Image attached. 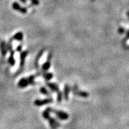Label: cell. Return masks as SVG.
Returning <instances> with one entry per match:
<instances>
[{
  "label": "cell",
  "instance_id": "d6986e66",
  "mask_svg": "<svg viewBox=\"0 0 129 129\" xmlns=\"http://www.w3.org/2000/svg\"><path fill=\"white\" fill-rule=\"evenodd\" d=\"M20 1L22 3H24V4H26V3H27V0H20Z\"/></svg>",
  "mask_w": 129,
  "mask_h": 129
},
{
  "label": "cell",
  "instance_id": "5b68a950",
  "mask_svg": "<svg viewBox=\"0 0 129 129\" xmlns=\"http://www.w3.org/2000/svg\"><path fill=\"white\" fill-rule=\"evenodd\" d=\"M12 40H10V41L9 42V44L7 45V49L9 50L10 52V56L9 57L8 61L9 64L11 66H14L15 65V50L13 49V46H12Z\"/></svg>",
  "mask_w": 129,
  "mask_h": 129
},
{
  "label": "cell",
  "instance_id": "ba28073f",
  "mask_svg": "<svg viewBox=\"0 0 129 129\" xmlns=\"http://www.w3.org/2000/svg\"><path fill=\"white\" fill-rule=\"evenodd\" d=\"M12 7H13V9L16 10V11L22 13V14H25V13H26L27 11H28V9H27L26 7H22L18 2H14L13 3V5H12Z\"/></svg>",
  "mask_w": 129,
  "mask_h": 129
},
{
  "label": "cell",
  "instance_id": "8992f818",
  "mask_svg": "<svg viewBox=\"0 0 129 129\" xmlns=\"http://www.w3.org/2000/svg\"><path fill=\"white\" fill-rule=\"evenodd\" d=\"M72 92L74 95L77 96L79 97H81V98H87L88 97V93H87V91H81V90H79L76 84L74 85L72 88Z\"/></svg>",
  "mask_w": 129,
  "mask_h": 129
},
{
  "label": "cell",
  "instance_id": "e0dca14e",
  "mask_svg": "<svg viewBox=\"0 0 129 129\" xmlns=\"http://www.w3.org/2000/svg\"><path fill=\"white\" fill-rule=\"evenodd\" d=\"M29 2H31V4L34 5H38L39 4V0H29Z\"/></svg>",
  "mask_w": 129,
  "mask_h": 129
},
{
  "label": "cell",
  "instance_id": "6da1fadb",
  "mask_svg": "<svg viewBox=\"0 0 129 129\" xmlns=\"http://www.w3.org/2000/svg\"><path fill=\"white\" fill-rule=\"evenodd\" d=\"M38 75H31L26 78H22L18 82V86L20 88H24L28 86L35 84V79Z\"/></svg>",
  "mask_w": 129,
  "mask_h": 129
},
{
  "label": "cell",
  "instance_id": "2e32d148",
  "mask_svg": "<svg viewBox=\"0 0 129 129\" xmlns=\"http://www.w3.org/2000/svg\"><path fill=\"white\" fill-rule=\"evenodd\" d=\"M43 50H41V51H40L39 53V55L38 56V57H37V58H36V67L38 68V65H39V59H40V58H41V57L42 56V55L43 54Z\"/></svg>",
  "mask_w": 129,
  "mask_h": 129
},
{
  "label": "cell",
  "instance_id": "277c9868",
  "mask_svg": "<svg viewBox=\"0 0 129 129\" xmlns=\"http://www.w3.org/2000/svg\"><path fill=\"white\" fill-rule=\"evenodd\" d=\"M49 109L50 112H52L54 114L56 115V116L60 120H67L69 118V115L67 113H66L63 111H60V110H56L52 108L49 107Z\"/></svg>",
  "mask_w": 129,
  "mask_h": 129
},
{
  "label": "cell",
  "instance_id": "3957f363",
  "mask_svg": "<svg viewBox=\"0 0 129 129\" xmlns=\"http://www.w3.org/2000/svg\"><path fill=\"white\" fill-rule=\"evenodd\" d=\"M47 85L51 89V91L57 93V101L58 103H60L62 100V92H60V91L59 90V88L57 84L54 83H51V82H47Z\"/></svg>",
  "mask_w": 129,
  "mask_h": 129
},
{
  "label": "cell",
  "instance_id": "7c38bea8",
  "mask_svg": "<svg viewBox=\"0 0 129 129\" xmlns=\"http://www.w3.org/2000/svg\"><path fill=\"white\" fill-rule=\"evenodd\" d=\"M70 87L68 84H65L64 90V97L66 101H68V100L69 93H70Z\"/></svg>",
  "mask_w": 129,
  "mask_h": 129
},
{
  "label": "cell",
  "instance_id": "7a4b0ae2",
  "mask_svg": "<svg viewBox=\"0 0 129 129\" xmlns=\"http://www.w3.org/2000/svg\"><path fill=\"white\" fill-rule=\"evenodd\" d=\"M49 113H50V111H49V108L46 109L43 111V117L44 119H47L49 121V124H50L51 128L57 129L60 126V124L54 119V118L51 117L50 116Z\"/></svg>",
  "mask_w": 129,
  "mask_h": 129
},
{
  "label": "cell",
  "instance_id": "4fadbf2b",
  "mask_svg": "<svg viewBox=\"0 0 129 129\" xmlns=\"http://www.w3.org/2000/svg\"><path fill=\"white\" fill-rule=\"evenodd\" d=\"M13 40H17V41H22L23 40V34L22 32H18L13 37Z\"/></svg>",
  "mask_w": 129,
  "mask_h": 129
},
{
  "label": "cell",
  "instance_id": "52a82bcc",
  "mask_svg": "<svg viewBox=\"0 0 129 129\" xmlns=\"http://www.w3.org/2000/svg\"><path fill=\"white\" fill-rule=\"evenodd\" d=\"M53 102V99L52 98H46L44 100H36L34 101V105L38 107L42 106L44 105L51 103Z\"/></svg>",
  "mask_w": 129,
  "mask_h": 129
},
{
  "label": "cell",
  "instance_id": "9a60e30c",
  "mask_svg": "<svg viewBox=\"0 0 129 129\" xmlns=\"http://www.w3.org/2000/svg\"><path fill=\"white\" fill-rule=\"evenodd\" d=\"M40 92H41V94H43L47 96H50V95H51L50 92H49L45 88H44V87H41V88H40Z\"/></svg>",
  "mask_w": 129,
  "mask_h": 129
},
{
  "label": "cell",
  "instance_id": "8fae6325",
  "mask_svg": "<svg viewBox=\"0 0 129 129\" xmlns=\"http://www.w3.org/2000/svg\"><path fill=\"white\" fill-rule=\"evenodd\" d=\"M7 46L6 45L5 42H2L0 43V51H1V53L3 57H5L6 56L7 52Z\"/></svg>",
  "mask_w": 129,
  "mask_h": 129
},
{
  "label": "cell",
  "instance_id": "5bb4252c",
  "mask_svg": "<svg viewBox=\"0 0 129 129\" xmlns=\"http://www.w3.org/2000/svg\"><path fill=\"white\" fill-rule=\"evenodd\" d=\"M42 76L46 80H51V79H52V77H53V74L51 73V72H46V73L43 74Z\"/></svg>",
  "mask_w": 129,
  "mask_h": 129
},
{
  "label": "cell",
  "instance_id": "9c48e42d",
  "mask_svg": "<svg viewBox=\"0 0 129 129\" xmlns=\"http://www.w3.org/2000/svg\"><path fill=\"white\" fill-rule=\"evenodd\" d=\"M28 51H24L20 53V69H22L23 67L24 66L25 61H26V58L28 56Z\"/></svg>",
  "mask_w": 129,
  "mask_h": 129
},
{
  "label": "cell",
  "instance_id": "30bf717a",
  "mask_svg": "<svg viewBox=\"0 0 129 129\" xmlns=\"http://www.w3.org/2000/svg\"><path fill=\"white\" fill-rule=\"evenodd\" d=\"M51 57H52V55H51V54H49V56H48V58H47V61H45V62L44 63V64H43V65H42V67H41L43 71H45V72H46V71L49 70V68L51 67Z\"/></svg>",
  "mask_w": 129,
  "mask_h": 129
},
{
  "label": "cell",
  "instance_id": "ac0fdd59",
  "mask_svg": "<svg viewBox=\"0 0 129 129\" xmlns=\"http://www.w3.org/2000/svg\"><path fill=\"white\" fill-rule=\"evenodd\" d=\"M22 51V45L20 44V45H19V46L17 47V48H16V51H18V52H20Z\"/></svg>",
  "mask_w": 129,
  "mask_h": 129
}]
</instances>
